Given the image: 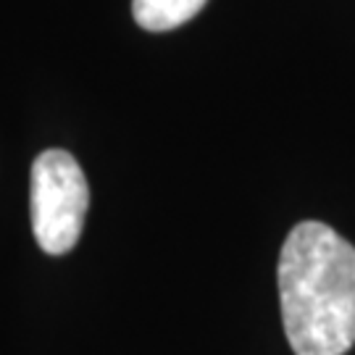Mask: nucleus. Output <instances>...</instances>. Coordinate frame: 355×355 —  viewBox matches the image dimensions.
I'll return each instance as SVG.
<instances>
[{"label":"nucleus","mask_w":355,"mask_h":355,"mask_svg":"<svg viewBox=\"0 0 355 355\" xmlns=\"http://www.w3.org/2000/svg\"><path fill=\"white\" fill-rule=\"evenodd\" d=\"M279 305L295 355H345L355 345V248L321 221H300L282 245Z\"/></svg>","instance_id":"nucleus-1"},{"label":"nucleus","mask_w":355,"mask_h":355,"mask_svg":"<svg viewBox=\"0 0 355 355\" xmlns=\"http://www.w3.org/2000/svg\"><path fill=\"white\" fill-rule=\"evenodd\" d=\"M89 187L82 166L69 150H45L32 166L29 214L40 250L66 255L82 237Z\"/></svg>","instance_id":"nucleus-2"},{"label":"nucleus","mask_w":355,"mask_h":355,"mask_svg":"<svg viewBox=\"0 0 355 355\" xmlns=\"http://www.w3.org/2000/svg\"><path fill=\"white\" fill-rule=\"evenodd\" d=\"M208 0H132L135 21L148 32H168L187 24Z\"/></svg>","instance_id":"nucleus-3"}]
</instances>
